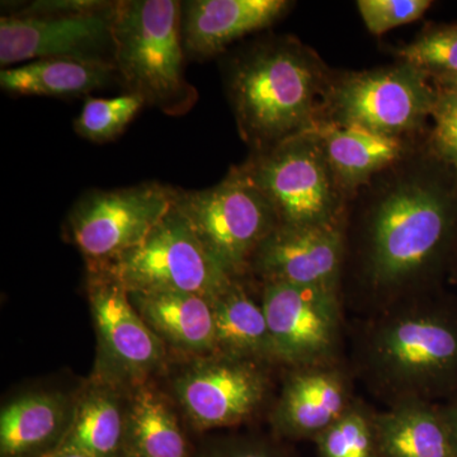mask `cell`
Here are the masks:
<instances>
[{
    "label": "cell",
    "instance_id": "1",
    "mask_svg": "<svg viewBox=\"0 0 457 457\" xmlns=\"http://www.w3.org/2000/svg\"><path fill=\"white\" fill-rule=\"evenodd\" d=\"M407 158L384 171L353 221L345 219L341 297L354 318L436 293L447 281L457 173L427 140L413 162Z\"/></svg>",
    "mask_w": 457,
    "mask_h": 457
},
{
    "label": "cell",
    "instance_id": "2",
    "mask_svg": "<svg viewBox=\"0 0 457 457\" xmlns=\"http://www.w3.org/2000/svg\"><path fill=\"white\" fill-rule=\"evenodd\" d=\"M354 380L385 407L457 395V297L445 288L347 323Z\"/></svg>",
    "mask_w": 457,
    "mask_h": 457
},
{
    "label": "cell",
    "instance_id": "3",
    "mask_svg": "<svg viewBox=\"0 0 457 457\" xmlns=\"http://www.w3.org/2000/svg\"><path fill=\"white\" fill-rule=\"evenodd\" d=\"M333 77L314 51L293 37L266 38L231 62L228 90L243 140L253 153L317 131Z\"/></svg>",
    "mask_w": 457,
    "mask_h": 457
},
{
    "label": "cell",
    "instance_id": "4",
    "mask_svg": "<svg viewBox=\"0 0 457 457\" xmlns=\"http://www.w3.org/2000/svg\"><path fill=\"white\" fill-rule=\"evenodd\" d=\"M114 69L128 93L170 116L187 113L198 92L186 80L182 3L123 0L113 25Z\"/></svg>",
    "mask_w": 457,
    "mask_h": 457
},
{
    "label": "cell",
    "instance_id": "5",
    "mask_svg": "<svg viewBox=\"0 0 457 457\" xmlns=\"http://www.w3.org/2000/svg\"><path fill=\"white\" fill-rule=\"evenodd\" d=\"M242 170L288 227H345V195L328 163L318 131L253 153Z\"/></svg>",
    "mask_w": 457,
    "mask_h": 457
},
{
    "label": "cell",
    "instance_id": "6",
    "mask_svg": "<svg viewBox=\"0 0 457 457\" xmlns=\"http://www.w3.org/2000/svg\"><path fill=\"white\" fill-rule=\"evenodd\" d=\"M117 3L37 2L0 18V65L49 57L113 66Z\"/></svg>",
    "mask_w": 457,
    "mask_h": 457
},
{
    "label": "cell",
    "instance_id": "7",
    "mask_svg": "<svg viewBox=\"0 0 457 457\" xmlns=\"http://www.w3.org/2000/svg\"><path fill=\"white\" fill-rule=\"evenodd\" d=\"M174 206L230 278H248L255 251L279 224L269 198L240 167L212 187L176 188Z\"/></svg>",
    "mask_w": 457,
    "mask_h": 457
},
{
    "label": "cell",
    "instance_id": "8",
    "mask_svg": "<svg viewBox=\"0 0 457 457\" xmlns=\"http://www.w3.org/2000/svg\"><path fill=\"white\" fill-rule=\"evenodd\" d=\"M436 98L431 78L408 62L345 74L333 78L323 125L407 139L425 130Z\"/></svg>",
    "mask_w": 457,
    "mask_h": 457
},
{
    "label": "cell",
    "instance_id": "9",
    "mask_svg": "<svg viewBox=\"0 0 457 457\" xmlns=\"http://www.w3.org/2000/svg\"><path fill=\"white\" fill-rule=\"evenodd\" d=\"M128 293H185L212 299L231 281L176 206L139 245L104 266Z\"/></svg>",
    "mask_w": 457,
    "mask_h": 457
},
{
    "label": "cell",
    "instance_id": "10",
    "mask_svg": "<svg viewBox=\"0 0 457 457\" xmlns=\"http://www.w3.org/2000/svg\"><path fill=\"white\" fill-rule=\"evenodd\" d=\"M276 368L218 353L185 359L171 393L195 431L231 428L272 407Z\"/></svg>",
    "mask_w": 457,
    "mask_h": 457
},
{
    "label": "cell",
    "instance_id": "11",
    "mask_svg": "<svg viewBox=\"0 0 457 457\" xmlns=\"http://www.w3.org/2000/svg\"><path fill=\"white\" fill-rule=\"evenodd\" d=\"M176 188L156 182L93 189L66 216L65 239L77 246L87 269L104 266L139 245L167 215Z\"/></svg>",
    "mask_w": 457,
    "mask_h": 457
},
{
    "label": "cell",
    "instance_id": "12",
    "mask_svg": "<svg viewBox=\"0 0 457 457\" xmlns=\"http://www.w3.org/2000/svg\"><path fill=\"white\" fill-rule=\"evenodd\" d=\"M87 296L97 336L92 375L131 390L168 369L167 347L116 279L104 270H87Z\"/></svg>",
    "mask_w": 457,
    "mask_h": 457
},
{
    "label": "cell",
    "instance_id": "13",
    "mask_svg": "<svg viewBox=\"0 0 457 457\" xmlns=\"http://www.w3.org/2000/svg\"><path fill=\"white\" fill-rule=\"evenodd\" d=\"M261 302L282 369L345 359L347 321L339 291L263 284Z\"/></svg>",
    "mask_w": 457,
    "mask_h": 457
},
{
    "label": "cell",
    "instance_id": "14",
    "mask_svg": "<svg viewBox=\"0 0 457 457\" xmlns=\"http://www.w3.org/2000/svg\"><path fill=\"white\" fill-rule=\"evenodd\" d=\"M282 370V386L269 413L278 437L315 440L356 400L347 359Z\"/></svg>",
    "mask_w": 457,
    "mask_h": 457
},
{
    "label": "cell",
    "instance_id": "15",
    "mask_svg": "<svg viewBox=\"0 0 457 457\" xmlns=\"http://www.w3.org/2000/svg\"><path fill=\"white\" fill-rule=\"evenodd\" d=\"M345 227L278 224L264 237L249 266L261 285L287 284L341 293Z\"/></svg>",
    "mask_w": 457,
    "mask_h": 457
},
{
    "label": "cell",
    "instance_id": "16",
    "mask_svg": "<svg viewBox=\"0 0 457 457\" xmlns=\"http://www.w3.org/2000/svg\"><path fill=\"white\" fill-rule=\"evenodd\" d=\"M286 0H191L182 3L186 54L207 59L249 33L261 31L284 16Z\"/></svg>",
    "mask_w": 457,
    "mask_h": 457
},
{
    "label": "cell",
    "instance_id": "17",
    "mask_svg": "<svg viewBox=\"0 0 457 457\" xmlns=\"http://www.w3.org/2000/svg\"><path fill=\"white\" fill-rule=\"evenodd\" d=\"M75 394L35 390L0 411V457H44L59 450L71 428Z\"/></svg>",
    "mask_w": 457,
    "mask_h": 457
},
{
    "label": "cell",
    "instance_id": "18",
    "mask_svg": "<svg viewBox=\"0 0 457 457\" xmlns=\"http://www.w3.org/2000/svg\"><path fill=\"white\" fill-rule=\"evenodd\" d=\"M130 392L90 376L75 393L73 420L60 449L92 457H125Z\"/></svg>",
    "mask_w": 457,
    "mask_h": 457
},
{
    "label": "cell",
    "instance_id": "19",
    "mask_svg": "<svg viewBox=\"0 0 457 457\" xmlns=\"http://www.w3.org/2000/svg\"><path fill=\"white\" fill-rule=\"evenodd\" d=\"M146 326L183 359L215 353L212 299L185 293H128Z\"/></svg>",
    "mask_w": 457,
    "mask_h": 457
},
{
    "label": "cell",
    "instance_id": "20",
    "mask_svg": "<svg viewBox=\"0 0 457 457\" xmlns=\"http://www.w3.org/2000/svg\"><path fill=\"white\" fill-rule=\"evenodd\" d=\"M245 279L231 278L212 299L215 353L281 368L262 302L252 297Z\"/></svg>",
    "mask_w": 457,
    "mask_h": 457
},
{
    "label": "cell",
    "instance_id": "21",
    "mask_svg": "<svg viewBox=\"0 0 457 457\" xmlns=\"http://www.w3.org/2000/svg\"><path fill=\"white\" fill-rule=\"evenodd\" d=\"M317 131L323 141L328 163L345 197H351L376 176L411 154V144L403 137L327 123Z\"/></svg>",
    "mask_w": 457,
    "mask_h": 457
},
{
    "label": "cell",
    "instance_id": "22",
    "mask_svg": "<svg viewBox=\"0 0 457 457\" xmlns=\"http://www.w3.org/2000/svg\"><path fill=\"white\" fill-rule=\"evenodd\" d=\"M380 457H456L440 403L409 400L375 411Z\"/></svg>",
    "mask_w": 457,
    "mask_h": 457
},
{
    "label": "cell",
    "instance_id": "23",
    "mask_svg": "<svg viewBox=\"0 0 457 457\" xmlns=\"http://www.w3.org/2000/svg\"><path fill=\"white\" fill-rule=\"evenodd\" d=\"M119 82L113 66L49 57L0 71V87L13 96L69 98L89 95Z\"/></svg>",
    "mask_w": 457,
    "mask_h": 457
},
{
    "label": "cell",
    "instance_id": "24",
    "mask_svg": "<svg viewBox=\"0 0 457 457\" xmlns=\"http://www.w3.org/2000/svg\"><path fill=\"white\" fill-rule=\"evenodd\" d=\"M173 403L153 381L131 389L125 457H191Z\"/></svg>",
    "mask_w": 457,
    "mask_h": 457
},
{
    "label": "cell",
    "instance_id": "25",
    "mask_svg": "<svg viewBox=\"0 0 457 457\" xmlns=\"http://www.w3.org/2000/svg\"><path fill=\"white\" fill-rule=\"evenodd\" d=\"M375 409L356 398L350 409L315 438L319 457H380Z\"/></svg>",
    "mask_w": 457,
    "mask_h": 457
},
{
    "label": "cell",
    "instance_id": "26",
    "mask_svg": "<svg viewBox=\"0 0 457 457\" xmlns=\"http://www.w3.org/2000/svg\"><path fill=\"white\" fill-rule=\"evenodd\" d=\"M145 104L140 96L128 92L117 97L87 98L75 119L74 130L83 139L108 143L126 130Z\"/></svg>",
    "mask_w": 457,
    "mask_h": 457
},
{
    "label": "cell",
    "instance_id": "27",
    "mask_svg": "<svg viewBox=\"0 0 457 457\" xmlns=\"http://www.w3.org/2000/svg\"><path fill=\"white\" fill-rule=\"evenodd\" d=\"M398 56L428 75L433 83L457 77V22L432 27L399 49Z\"/></svg>",
    "mask_w": 457,
    "mask_h": 457
},
{
    "label": "cell",
    "instance_id": "28",
    "mask_svg": "<svg viewBox=\"0 0 457 457\" xmlns=\"http://www.w3.org/2000/svg\"><path fill=\"white\" fill-rule=\"evenodd\" d=\"M433 126L427 137L429 149L457 173V90L437 87L431 116Z\"/></svg>",
    "mask_w": 457,
    "mask_h": 457
},
{
    "label": "cell",
    "instance_id": "29",
    "mask_svg": "<svg viewBox=\"0 0 457 457\" xmlns=\"http://www.w3.org/2000/svg\"><path fill=\"white\" fill-rule=\"evenodd\" d=\"M431 0H360L357 8L366 29L375 36L425 16Z\"/></svg>",
    "mask_w": 457,
    "mask_h": 457
},
{
    "label": "cell",
    "instance_id": "30",
    "mask_svg": "<svg viewBox=\"0 0 457 457\" xmlns=\"http://www.w3.org/2000/svg\"><path fill=\"white\" fill-rule=\"evenodd\" d=\"M197 457H293L278 442L255 436H231L206 445Z\"/></svg>",
    "mask_w": 457,
    "mask_h": 457
},
{
    "label": "cell",
    "instance_id": "31",
    "mask_svg": "<svg viewBox=\"0 0 457 457\" xmlns=\"http://www.w3.org/2000/svg\"><path fill=\"white\" fill-rule=\"evenodd\" d=\"M442 416L449 428L451 442L457 457V395L446 402L440 403Z\"/></svg>",
    "mask_w": 457,
    "mask_h": 457
},
{
    "label": "cell",
    "instance_id": "32",
    "mask_svg": "<svg viewBox=\"0 0 457 457\" xmlns=\"http://www.w3.org/2000/svg\"><path fill=\"white\" fill-rule=\"evenodd\" d=\"M447 281L457 285V234L455 242H453V251H451L449 270H447Z\"/></svg>",
    "mask_w": 457,
    "mask_h": 457
},
{
    "label": "cell",
    "instance_id": "33",
    "mask_svg": "<svg viewBox=\"0 0 457 457\" xmlns=\"http://www.w3.org/2000/svg\"><path fill=\"white\" fill-rule=\"evenodd\" d=\"M44 457H92L77 450L59 449Z\"/></svg>",
    "mask_w": 457,
    "mask_h": 457
},
{
    "label": "cell",
    "instance_id": "34",
    "mask_svg": "<svg viewBox=\"0 0 457 457\" xmlns=\"http://www.w3.org/2000/svg\"><path fill=\"white\" fill-rule=\"evenodd\" d=\"M436 87H444V88H453L457 90V77L450 78V79L440 80L435 83Z\"/></svg>",
    "mask_w": 457,
    "mask_h": 457
}]
</instances>
